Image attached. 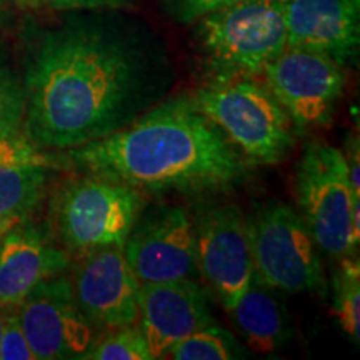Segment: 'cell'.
I'll return each instance as SVG.
<instances>
[{
  "label": "cell",
  "mask_w": 360,
  "mask_h": 360,
  "mask_svg": "<svg viewBox=\"0 0 360 360\" xmlns=\"http://www.w3.org/2000/svg\"><path fill=\"white\" fill-rule=\"evenodd\" d=\"M22 84L25 137L44 150L101 141L134 122L154 98L127 45L89 27L45 34Z\"/></svg>",
  "instance_id": "6da1fadb"
},
{
  "label": "cell",
  "mask_w": 360,
  "mask_h": 360,
  "mask_svg": "<svg viewBox=\"0 0 360 360\" xmlns=\"http://www.w3.org/2000/svg\"><path fill=\"white\" fill-rule=\"evenodd\" d=\"M67 154L90 174L139 191H222L242 182L249 167L227 135L186 97L162 102L127 127Z\"/></svg>",
  "instance_id": "7a4b0ae2"
},
{
  "label": "cell",
  "mask_w": 360,
  "mask_h": 360,
  "mask_svg": "<svg viewBox=\"0 0 360 360\" xmlns=\"http://www.w3.org/2000/svg\"><path fill=\"white\" fill-rule=\"evenodd\" d=\"M192 101L250 164H281L294 150L290 115L255 77L215 80L197 90Z\"/></svg>",
  "instance_id": "3957f363"
},
{
  "label": "cell",
  "mask_w": 360,
  "mask_h": 360,
  "mask_svg": "<svg viewBox=\"0 0 360 360\" xmlns=\"http://www.w3.org/2000/svg\"><path fill=\"white\" fill-rule=\"evenodd\" d=\"M197 22V39L217 80L262 75L287 49L282 0H242Z\"/></svg>",
  "instance_id": "277c9868"
},
{
  "label": "cell",
  "mask_w": 360,
  "mask_h": 360,
  "mask_svg": "<svg viewBox=\"0 0 360 360\" xmlns=\"http://www.w3.org/2000/svg\"><path fill=\"white\" fill-rule=\"evenodd\" d=\"M295 195L319 250L337 260L350 257L360 240V197L350 187L344 152L309 143L297 165Z\"/></svg>",
  "instance_id": "5b68a950"
},
{
  "label": "cell",
  "mask_w": 360,
  "mask_h": 360,
  "mask_svg": "<svg viewBox=\"0 0 360 360\" xmlns=\"http://www.w3.org/2000/svg\"><path fill=\"white\" fill-rule=\"evenodd\" d=\"M141 191L119 180L90 174L67 184L52 204L53 227L69 255L120 247L141 215Z\"/></svg>",
  "instance_id": "8992f818"
},
{
  "label": "cell",
  "mask_w": 360,
  "mask_h": 360,
  "mask_svg": "<svg viewBox=\"0 0 360 360\" xmlns=\"http://www.w3.org/2000/svg\"><path fill=\"white\" fill-rule=\"evenodd\" d=\"M247 220L260 282L290 294L323 290L321 250L300 212L282 202H270Z\"/></svg>",
  "instance_id": "52a82bcc"
},
{
  "label": "cell",
  "mask_w": 360,
  "mask_h": 360,
  "mask_svg": "<svg viewBox=\"0 0 360 360\" xmlns=\"http://www.w3.org/2000/svg\"><path fill=\"white\" fill-rule=\"evenodd\" d=\"M262 75L297 129L326 127L344 96V67L304 49L287 47L265 67Z\"/></svg>",
  "instance_id": "ba28073f"
},
{
  "label": "cell",
  "mask_w": 360,
  "mask_h": 360,
  "mask_svg": "<svg viewBox=\"0 0 360 360\" xmlns=\"http://www.w3.org/2000/svg\"><path fill=\"white\" fill-rule=\"evenodd\" d=\"M19 321L37 360L82 359L96 340V326L79 307L72 278H45L19 304Z\"/></svg>",
  "instance_id": "9c48e42d"
},
{
  "label": "cell",
  "mask_w": 360,
  "mask_h": 360,
  "mask_svg": "<svg viewBox=\"0 0 360 360\" xmlns=\"http://www.w3.org/2000/svg\"><path fill=\"white\" fill-rule=\"evenodd\" d=\"M195 242L197 270L229 312L255 274L249 220L236 205L219 207L195 225Z\"/></svg>",
  "instance_id": "30bf717a"
},
{
  "label": "cell",
  "mask_w": 360,
  "mask_h": 360,
  "mask_svg": "<svg viewBox=\"0 0 360 360\" xmlns=\"http://www.w3.org/2000/svg\"><path fill=\"white\" fill-rule=\"evenodd\" d=\"M124 254L141 283L188 278L197 270L195 224L180 207H165L137 220Z\"/></svg>",
  "instance_id": "8fae6325"
},
{
  "label": "cell",
  "mask_w": 360,
  "mask_h": 360,
  "mask_svg": "<svg viewBox=\"0 0 360 360\" xmlns=\"http://www.w3.org/2000/svg\"><path fill=\"white\" fill-rule=\"evenodd\" d=\"M72 285L79 307L96 327L112 330L137 323L141 282L120 247H103L82 255Z\"/></svg>",
  "instance_id": "7c38bea8"
},
{
  "label": "cell",
  "mask_w": 360,
  "mask_h": 360,
  "mask_svg": "<svg viewBox=\"0 0 360 360\" xmlns=\"http://www.w3.org/2000/svg\"><path fill=\"white\" fill-rule=\"evenodd\" d=\"M137 304V322L146 335L152 359L167 357L180 340L215 323L205 290L191 277L141 283Z\"/></svg>",
  "instance_id": "4fadbf2b"
},
{
  "label": "cell",
  "mask_w": 360,
  "mask_h": 360,
  "mask_svg": "<svg viewBox=\"0 0 360 360\" xmlns=\"http://www.w3.org/2000/svg\"><path fill=\"white\" fill-rule=\"evenodd\" d=\"M287 47L330 57L344 67L359 53V0H282Z\"/></svg>",
  "instance_id": "5bb4252c"
},
{
  "label": "cell",
  "mask_w": 360,
  "mask_h": 360,
  "mask_svg": "<svg viewBox=\"0 0 360 360\" xmlns=\"http://www.w3.org/2000/svg\"><path fill=\"white\" fill-rule=\"evenodd\" d=\"M70 255L42 229L22 220L0 237V305H19L45 278L69 267Z\"/></svg>",
  "instance_id": "9a60e30c"
},
{
  "label": "cell",
  "mask_w": 360,
  "mask_h": 360,
  "mask_svg": "<svg viewBox=\"0 0 360 360\" xmlns=\"http://www.w3.org/2000/svg\"><path fill=\"white\" fill-rule=\"evenodd\" d=\"M58 164L20 134L0 139V217L27 219Z\"/></svg>",
  "instance_id": "2e32d148"
},
{
  "label": "cell",
  "mask_w": 360,
  "mask_h": 360,
  "mask_svg": "<svg viewBox=\"0 0 360 360\" xmlns=\"http://www.w3.org/2000/svg\"><path fill=\"white\" fill-rule=\"evenodd\" d=\"M229 312L238 332L255 352L274 354L290 339L285 312L255 274L249 289Z\"/></svg>",
  "instance_id": "e0dca14e"
},
{
  "label": "cell",
  "mask_w": 360,
  "mask_h": 360,
  "mask_svg": "<svg viewBox=\"0 0 360 360\" xmlns=\"http://www.w3.org/2000/svg\"><path fill=\"white\" fill-rule=\"evenodd\" d=\"M169 357L175 360H231L245 355L231 332L212 323L175 344Z\"/></svg>",
  "instance_id": "ac0fdd59"
},
{
  "label": "cell",
  "mask_w": 360,
  "mask_h": 360,
  "mask_svg": "<svg viewBox=\"0 0 360 360\" xmlns=\"http://www.w3.org/2000/svg\"><path fill=\"white\" fill-rule=\"evenodd\" d=\"M334 276V315L345 334L360 340V264L357 259L344 257Z\"/></svg>",
  "instance_id": "d6986e66"
},
{
  "label": "cell",
  "mask_w": 360,
  "mask_h": 360,
  "mask_svg": "<svg viewBox=\"0 0 360 360\" xmlns=\"http://www.w3.org/2000/svg\"><path fill=\"white\" fill-rule=\"evenodd\" d=\"M82 359L94 360H152L141 327H117L92 342Z\"/></svg>",
  "instance_id": "ffe728a7"
},
{
  "label": "cell",
  "mask_w": 360,
  "mask_h": 360,
  "mask_svg": "<svg viewBox=\"0 0 360 360\" xmlns=\"http://www.w3.org/2000/svg\"><path fill=\"white\" fill-rule=\"evenodd\" d=\"M24 84L0 58V139L20 134V129L24 127Z\"/></svg>",
  "instance_id": "44dd1931"
},
{
  "label": "cell",
  "mask_w": 360,
  "mask_h": 360,
  "mask_svg": "<svg viewBox=\"0 0 360 360\" xmlns=\"http://www.w3.org/2000/svg\"><path fill=\"white\" fill-rule=\"evenodd\" d=\"M17 309L19 305H15L7 315L6 327L0 339V360H37L27 342Z\"/></svg>",
  "instance_id": "7402d4cb"
},
{
  "label": "cell",
  "mask_w": 360,
  "mask_h": 360,
  "mask_svg": "<svg viewBox=\"0 0 360 360\" xmlns=\"http://www.w3.org/2000/svg\"><path fill=\"white\" fill-rule=\"evenodd\" d=\"M242 0H170L175 17L184 24L197 22L207 13L233 6Z\"/></svg>",
  "instance_id": "603a6c76"
},
{
  "label": "cell",
  "mask_w": 360,
  "mask_h": 360,
  "mask_svg": "<svg viewBox=\"0 0 360 360\" xmlns=\"http://www.w3.org/2000/svg\"><path fill=\"white\" fill-rule=\"evenodd\" d=\"M30 8H53V11H74V8H105L119 7L129 0H15Z\"/></svg>",
  "instance_id": "cb8c5ba5"
},
{
  "label": "cell",
  "mask_w": 360,
  "mask_h": 360,
  "mask_svg": "<svg viewBox=\"0 0 360 360\" xmlns=\"http://www.w3.org/2000/svg\"><path fill=\"white\" fill-rule=\"evenodd\" d=\"M360 150H359V139H349L347 141V150L344 152V157H345V164H347V174H349V182H350V187H352V191L355 195L360 197V175H359V155Z\"/></svg>",
  "instance_id": "d4e9b609"
},
{
  "label": "cell",
  "mask_w": 360,
  "mask_h": 360,
  "mask_svg": "<svg viewBox=\"0 0 360 360\" xmlns=\"http://www.w3.org/2000/svg\"><path fill=\"white\" fill-rule=\"evenodd\" d=\"M25 219H17V217H0V237L4 236L7 231H11L13 225H17L19 222Z\"/></svg>",
  "instance_id": "484cf974"
},
{
  "label": "cell",
  "mask_w": 360,
  "mask_h": 360,
  "mask_svg": "<svg viewBox=\"0 0 360 360\" xmlns=\"http://www.w3.org/2000/svg\"><path fill=\"white\" fill-rule=\"evenodd\" d=\"M13 307H15V305H0V339H2V332H4V327H6L7 315Z\"/></svg>",
  "instance_id": "4316f807"
},
{
  "label": "cell",
  "mask_w": 360,
  "mask_h": 360,
  "mask_svg": "<svg viewBox=\"0 0 360 360\" xmlns=\"http://www.w3.org/2000/svg\"><path fill=\"white\" fill-rule=\"evenodd\" d=\"M4 20V0H0V24Z\"/></svg>",
  "instance_id": "83f0119b"
}]
</instances>
